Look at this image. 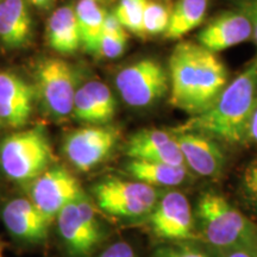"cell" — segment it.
<instances>
[{"label":"cell","instance_id":"1","mask_svg":"<svg viewBox=\"0 0 257 257\" xmlns=\"http://www.w3.org/2000/svg\"><path fill=\"white\" fill-rule=\"evenodd\" d=\"M255 61L225 87L216 101L201 113L192 115L174 131H192L231 144L242 143L248 135L250 115L256 101Z\"/></svg>","mask_w":257,"mask_h":257},{"label":"cell","instance_id":"2","mask_svg":"<svg viewBox=\"0 0 257 257\" xmlns=\"http://www.w3.org/2000/svg\"><path fill=\"white\" fill-rule=\"evenodd\" d=\"M197 214L205 238L219 248H245L256 243L252 224L223 195L205 192L199 198Z\"/></svg>","mask_w":257,"mask_h":257},{"label":"cell","instance_id":"3","mask_svg":"<svg viewBox=\"0 0 257 257\" xmlns=\"http://www.w3.org/2000/svg\"><path fill=\"white\" fill-rule=\"evenodd\" d=\"M53 150L38 128L10 135L0 144V167L12 181L30 184L49 168Z\"/></svg>","mask_w":257,"mask_h":257},{"label":"cell","instance_id":"4","mask_svg":"<svg viewBox=\"0 0 257 257\" xmlns=\"http://www.w3.org/2000/svg\"><path fill=\"white\" fill-rule=\"evenodd\" d=\"M92 192L102 211L124 218L148 216L159 200L154 186L117 178L101 180L93 186Z\"/></svg>","mask_w":257,"mask_h":257},{"label":"cell","instance_id":"5","mask_svg":"<svg viewBox=\"0 0 257 257\" xmlns=\"http://www.w3.org/2000/svg\"><path fill=\"white\" fill-rule=\"evenodd\" d=\"M56 219L61 239L74 257L88 256L101 240L94 206L83 192L60 211Z\"/></svg>","mask_w":257,"mask_h":257},{"label":"cell","instance_id":"6","mask_svg":"<svg viewBox=\"0 0 257 257\" xmlns=\"http://www.w3.org/2000/svg\"><path fill=\"white\" fill-rule=\"evenodd\" d=\"M115 86L123 100L133 107L155 104L168 91V74L159 61L143 59L117 74Z\"/></svg>","mask_w":257,"mask_h":257},{"label":"cell","instance_id":"7","mask_svg":"<svg viewBox=\"0 0 257 257\" xmlns=\"http://www.w3.org/2000/svg\"><path fill=\"white\" fill-rule=\"evenodd\" d=\"M37 85L44 108L55 119H64L73 112L75 75L66 61L44 60L37 70Z\"/></svg>","mask_w":257,"mask_h":257},{"label":"cell","instance_id":"8","mask_svg":"<svg viewBox=\"0 0 257 257\" xmlns=\"http://www.w3.org/2000/svg\"><path fill=\"white\" fill-rule=\"evenodd\" d=\"M118 133L113 127L85 126L67 135L63 153L74 168L89 172L107 159L117 143Z\"/></svg>","mask_w":257,"mask_h":257},{"label":"cell","instance_id":"9","mask_svg":"<svg viewBox=\"0 0 257 257\" xmlns=\"http://www.w3.org/2000/svg\"><path fill=\"white\" fill-rule=\"evenodd\" d=\"M82 192L75 176L63 167L48 168L30 182V200L50 221Z\"/></svg>","mask_w":257,"mask_h":257},{"label":"cell","instance_id":"10","mask_svg":"<svg viewBox=\"0 0 257 257\" xmlns=\"http://www.w3.org/2000/svg\"><path fill=\"white\" fill-rule=\"evenodd\" d=\"M200 48L194 42L182 41L169 57L170 102L188 114H192L193 99L198 85Z\"/></svg>","mask_w":257,"mask_h":257},{"label":"cell","instance_id":"11","mask_svg":"<svg viewBox=\"0 0 257 257\" xmlns=\"http://www.w3.org/2000/svg\"><path fill=\"white\" fill-rule=\"evenodd\" d=\"M148 217L150 229L161 239L182 240L194 237L191 205L181 192L166 193Z\"/></svg>","mask_w":257,"mask_h":257},{"label":"cell","instance_id":"12","mask_svg":"<svg viewBox=\"0 0 257 257\" xmlns=\"http://www.w3.org/2000/svg\"><path fill=\"white\" fill-rule=\"evenodd\" d=\"M2 218L12 237L31 244L44 242L53 223L28 198L10 200L3 208Z\"/></svg>","mask_w":257,"mask_h":257},{"label":"cell","instance_id":"13","mask_svg":"<svg viewBox=\"0 0 257 257\" xmlns=\"http://www.w3.org/2000/svg\"><path fill=\"white\" fill-rule=\"evenodd\" d=\"M126 155L131 160L186 165L175 136L162 128H144L134 134L127 141Z\"/></svg>","mask_w":257,"mask_h":257},{"label":"cell","instance_id":"14","mask_svg":"<svg viewBox=\"0 0 257 257\" xmlns=\"http://www.w3.org/2000/svg\"><path fill=\"white\" fill-rule=\"evenodd\" d=\"M252 37V24L243 12H225L199 32L198 44L211 53H219Z\"/></svg>","mask_w":257,"mask_h":257},{"label":"cell","instance_id":"15","mask_svg":"<svg viewBox=\"0 0 257 257\" xmlns=\"http://www.w3.org/2000/svg\"><path fill=\"white\" fill-rule=\"evenodd\" d=\"M181 149L185 163L201 176H217L220 174L225 157L220 148L204 134L192 131H174Z\"/></svg>","mask_w":257,"mask_h":257},{"label":"cell","instance_id":"16","mask_svg":"<svg viewBox=\"0 0 257 257\" xmlns=\"http://www.w3.org/2000/svg\"><path fill=\"white\" fill-rule=\"evenodd\" d=\"M34 93L30 86L11 73H0V121L22 127L32 113Z\"/></svg>","mask_w":257,"mask_h":257},{"label":"cell","instance_id":"17","mask_svg":"<svg viewBox=\"0 0 257 257\" xmlns=\"http://www.w3.org/2000/svg\"><path fill=\"white\" fill-rule=\"evenodd\" d=\"M117 104L111 89L104 82L92 80L76 89L73 113L82 123L101 125L115 114Z\"/></svg>","mask_w":257,"mask_h":257},{"label":"cell","instance_id":"18","mask_svg":"<svg viewBox=\"0 0 257 257\" xmlns=\"http://www.w3.org/2000/svg\"><path fill=\"white\" fill-rule=\"evenodd\" d=\"M227 78L229 73L223 61L214 53L201 47L199 55L198 85L193 99L191 115L201 113L216 101L227 86Z\"/></svg>","mask_w":257,"mask_h":257},{"label":"cell","instance_id":"19","mask_svg":"<svg viewBox=\"0 0 257 257\" xmlns=\"http://www.w3.org/2000/svg\"><path fill=\"white\" fill-rule=\"evenodd\" d=\"M31 30V18L23 0L0 2V40L5 46H23L30 38Z\"/></svg>","mask_w":257,"mask_h":257},{"label":"cell","instance_id":"20","mask_svg":"<svg viewBox=\"0 0 257 257\" xmlns=\"http://www.w3.org/2000/svg\"><path fill=\"white\" fill-rule=\"evenodd\" d=\"M48 42L54 50L70 54L81 46L75 10L62 6L53 12L48 23Z\"/></svg>","mask_w":257,"mask_h":257},{"label":"cell","instance_id":"21","mask_svg":"<svg viewBox=\"0 0 257 257\" xmlns=\"http://www.w3.org/2000/svg\"><path fill=\"white\" fill-rule=\"evenodd\" d=\"M126 172L137 181L150 186H178L187 178L185 166H172L150 161L131 160L126 165Z\"/></svg>","mask_w":257,"mask_h":257},{"label":"cell","instance_id":"22","mask_svg":"<svg viewBox=\"0 0 257 257\" xmlns=\"http://www.w3.org/2000/svg\"><path fill=\"white\" fill-rule=\"evenodd\" d=\"M81 44L91 53H98L106 11L98 0H80L75 9Z\"/></svg>","mask_w":257,"mask_h":257},{"label":"cell","instance_id":"23","mask_svg":"<svg viewBox=\"0 0 257 257\" xmlns=\"http://www.w3.org/2000/svg\"><path fill=\"white\" fill-rule=\"evenodd\" d=\"M208 0H179L172 10L165 37L180 40L194 30L204 21L207 12Z\"/></svg>","mask_w":257,"mask_h":257},{"label":"cell","instance_id":"24","mask_svg":"<svg viewBox=\"0 0 257 257\" xmlns=\"http://www.w3.org/2000/svg\"><path fill=\"white\" fill-rule=\"evenodd\" d=\"M148 0H120L114 10V16L125 30L144 37L143 16Z\"/></svg>","mask_w":257,"mask_h":257},{"label":"cell","instance_id":"25","mask_svg":"<svg viewBox=\"0 0 257 257\" xmlns=\"http://www.w3.org/2000/svg\"><path fill=\"white\" fill-rule=\"evenodd\" d=\"M170 14L172 10L166 5L148 0L143 16L144 35L165 34L169 24Z\"/></svg>","mask_w":257,"mask_h":257},{"label":"cell","instance_id":"26","mask_svg":"<svg viewBox=\"0 0 257 257\" xmlns=\"http://www.w3.org/2000/svg\"><path fill=\"white\" fill-rule=\"evenodd\" d=\"M126 43V30L119 32H102L98 53L106 59H117L125 51Z\"/></svg>","mask_w":257,"mask_h":257},{"label":"cell","instance_id":"27","mask_svg":"<svg viewBox=\"0 0 257 257\" xmlns=\"http://www.w3.org/2000/svg\"><path fill=\"white\" fill-rule=\"evenodd\" d=\"M156 257H208L201 251L188 246H166L157 250Z\"/></svg>","mask_w":257,"mask_h":257},{"label":"cell","instance_id":"28","mask_svg":"<svg viewBox=\"0 0 257 257\" xmlns=\"http://www.w3.org/2000/svg\"><path fill=\"white\" fill-rule=\"evenodd\" d=\"M243 186L249 197L257 202V160L250 163L244 172Z\"/></svg>","mask_w":257,"mask_h":257},{"label":"cell","instance_id":"29","mask_svg":"<svg viewBox=\"0 0 257 257\" xmlns=\"http://www.w3.org/2000/svg\"><path fill=\"white\" fill-rule=\"evenodd\" d=\"M99 257H137L133 246L126 242H115L105 249Z\"/></svg>","mask_w":257,"mask_h":257},{"label":"cell","instance_id":"30","mask_svg":"<svg viewBox=\"0 0 257 257\" xmlns=\"http://www.w3.org/2000/svg\"><path fill=\"white\" fill-rule=\"evenodd\" d=\"M238 8L251 22L252 37L257 44V0H238Z\"/></svg>","mask_w":257,"mask_h":257},{"label":"cell","instance_id":"31","mask_svg":"<svg viewBox=\"0 0 257 257\" xmlns=\"http://www.w3.org/2000/svg\"><path fill=\"white\" fill-rule=\"evenodd\" d=\"M248 136L251 138L253 142L257 143V99L253 105L251 115H250L249 126H248Z\"/></svg>","mask_w":257,"mask_h":257},{"label":"cell","instance_id":"32","mask_svg":"<svg viewBox=\"0 0 257 257\" xmlns=\"http://www.w3.org/2000/svg\"><path fill=\"white\" fill-rule=\"evenodd\" d=\"M223 257H256L253 255L251 250L245 248H230L229 251H226Z\"/></svg>","mask_w":257,"mask_h":257},{"label":"cell","instance_id":"33","mask_svg":"<svg viewBox=\"0 0 257 257\" xmlns=\"http://www.w3.org/2000/svg\"><path fill=\"white\" fill-rule=\"evenodd\" d=\"M29 2L35 6H38V8H47L50 4L51 0H29Z\"/></svg>","mask_w":257,"mask_h":257},{"label":"cell","instance_id":"34","mask_svg":"<svg viewBox=\"0 0 257 257\" xmlns=\"http://www.w3.org/2000/svg\"><path fill=\"white\" fill-rule=\"evenodd\" d=\"M0 257H4V256H3V252H2V249H0Z\"/></svg>","mask_w":257,"mask_h":257},{"label":"cell","instance_id":"35","mask_svg":"<svg viewBox=\"0 0 257 257\" xmlns=\"http://www.w3.org/2000/svg\"><path fill=\"white\" fill-rule=\"evenodd\" d=\"M255 63H256V69H257V59L255 60Z\"/></svg>","mask_w":257,"mask_h":257}]
</instances>
